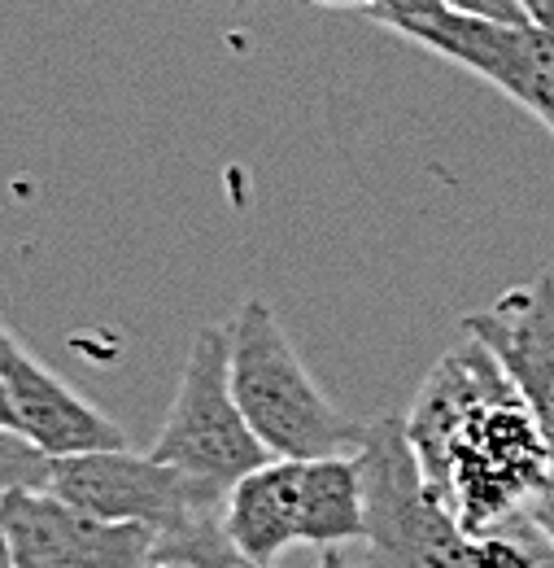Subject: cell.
Returning <instances> with one entry per match:
<instances>
[{"label":"cell","instance_id":"cell-9","mask_svg":"<svg viewBox=\"0 0 554 568\" xmlns=\"http://www.w3.org/2000/svg\"><path fill=\"white\" fill-rule=\"evenodd\" d=\"M0 372L13 407V428L49 459L127 446V433L88 398H79L58 372H49L4 324H0Z\"/></svg>","mask_w":554,"mask_h":568},{"label":"cell","instance_id":"cell-14","mask_svg":"<svg viewBox=\"0 0 554 568\" xmlns=\"http://www.w3.org/2000/svg\"><path fill=\"white\" fill-rule=\"evenodd\" d=\"M445 9V0H367V18H376V22H384V27H393V31H402V27H411V22H423V18H437Z\"/></svg>","mask_w":554,"mask_h":568},{"label":"cell","instance_id":"cell-1","mask_svg":"<svg viewBox=\"0 0 554 568\" xmlns=\"http://www.w3.org/2000/svg\"><path fill=\"white\" fill-rule=\"evenodd\" d=\"M423 481L481 538L554 477L551 446L485 342L450 346L402 412Z\"/></svg>","mask_w":554,"mask_h":568},{"label":"cell","instance_id":"cell-10","mask_svg":"<svg viewBox=\"0 0 554 568\" xmlns=\"http://www.w3.org/2000/svg\"><path fill=\"white\" fill-rule=\"evenodd\" d=\"M223 534L254 565H276L301 542V459H267L223 498Z\"/></svg>","mask_w":554,"mask_h":568},{"label":"cell","instance_id":"cell-5","mask_svg":"<svg viewBox=\"0 0 554 568\" xmlns=\"http://www.w3.org/2000/svg\"><path fill=\"white\" fill-rule=\"evenodd\" d=\"M49 490L101 520L148 525L157 538L223 511V495L197 486L188 473L162 464L157 455H136L132 446L53 459Z\"/></svg>","mask_w":554,"mask_h":568},{"label":"cell","instance_id":"cell-18","mask_svg":"<svg viewBox=\"0 0 554 568\" xmlns=\"http://www.w3.org/2000/svg\"><path fill=\"white\" fill-rule=\"evenodd\" d=\"M0 428H13V407H9V389H4V372H0Z\"/></svg>","mask_w":554,"mask_h":568},{"label":"cell","instance_id":"cell-20","mask_svg":"<svg viewBox=\"0 0 554 568\" xmlns=\"http://www.w3.org/2000/svg\"><path fill=\"white\" fill-rule=\"evenodd\" d=\"M315 568H353L346 560V551H324V556H319V565Z\"/></svg>","mask_w":554,"mask_h":568},{"label":"cell","instance_id":"cell-2","mask_svg":"<svg viewBox=\"0 0 554 568\" xmlns=\"http://www.w3.org/2000/svg\"><path fill=\"white\" fill-rule=\"evenodd\" d=\"M232 333V394L249 428L276 459H319V455H353L367 425L315 385L310 367L293 351L284 324L263 297H249Z\"/></svg>","mask_w":554,"mask_h":568},{"label":"cell","instance_id":"cell-13","mask_svg":"<svg viewBox=\"0 0 554 568\" xmlns=\"http://www.w3.org/2000/svg\"><path fill=\"white\" fill-rule=\"evenodd\" d=\"M49 473H53V459L40 446H31L18 428H0V495L49 486Z\"/></svg>","mask_w":554,"mask_h":568},{"label":"cell","instance_id":"cell-7","mask_svg":"<svg viewBox=\"0 0 554 568\" xmlns=\"http://www.w3.org/2000/svg\"><path fill=\"white\" fill-rule=\"evenodd\" d=\"M0 525L18 568H148L157 529L101 520L49 486L0 495Z\"/></svg>","mask_w":554,"mask_h":568},{"label":"cell","instance_id":"cell-15","mask_svg":"<svg viewBox=\"0 0 554 568\" xmlns=\"http://www.w3.org/2000/svg\"><path fill=\"white\" fill-rule=\"evenodd\" d=\"M445 9L468 13V18H493V22H524V18H533L520 0H445Z\"/></svg>","mask_w":554,"mask_h":568},{"label":"cell","instance_id":"cell-22","mask_svg":"<svg viewBox=\"0 0 554 568\" xmlns=\"http://www.w3.org/2000/svg\"><path fill=\"white\" fill-rule=\"evenodd\" d=\"M148 568H188V565H166V560H157V565H148Z\"/></svg>","mask_w":554,"mask_h":568},{"label":"cell","instance_id":"cell-8","mask_svg":"<svg viewBox=\"0 0 554 568\" xmlns=\"http://www.w3.org/2000/svg\"><path fill=\"white\" fill-rule=\"evenodd\" d=\"M463 333L485 342L497 367L529 403L554 459V272H537L463 320Z\"/></svg>","mask_w":554,"mask_h":568},{"label":"cell","instance_id":"cell-3","mask_svg":"<svg viewBox=\"0 0 554 568\" xmlns=\"http://www.w3.org/2000/svg\"><path fill=\"white\" fill-rule=\"evenodd\" d=\"M367 565L362 568H476V538L432 495L402 416H376L362 446Z\"/></svg>","mask_w":554,"mask_h":568},{"label":"cell","instance_id":"cell-11","mask_svg":"<svg viewBox=\"0 0 554 568\" xmlns=\"http://www.w3.org/2000/svg\"><path fill=\"white\" fill-rule=\"evenodd\" d=\"M301 542L319 551L367 542V486L358 450L301 459Z\"/></svg>","mask_w":554,"mask_h":568},{"label":"cell","instance_id":"cell-4","mask_svg":"<svg viewBox=\"0 0 554 568\" xmlns=\"http://www.w3.org/2000/svg\"><path fill=\"white\" fill-rule=\"evenodd\" d=\"M148 455L223 498L245 473L271 459L232 394V333L223 324L197 328L179 389Z\"/></svg>","mask_w":554,"mask_h":568},{"label":"cell","instance_id":"cell-12","mask_svg":"<svg viewBox=\"0 0 554 568\" xmlns=\"http://www.w3.org/2000/svg\"><path fill=\"white\" fill-rule=\"evenodd\" d=\"M476 568H554V547L520 511L476 538Z\"/></svg>","mask_w":554,"mask_h":568},{"label":"cell","instance_id":"cell-17","mask_svg":"<svg viewBox=\"0 0 554 568\" xmlns=\"http://www.w3.org/2000/svg\"><path fill=\"white\" fill-rule=\"evenodd\" d=\"M537 22H546V27H554V0H520Z\"/></svg>","mask_w":554,"mask_h":568},{"label":"cell","instance_id":"cell-21","mask_svg":"<svg viewBox=\"0 0 554 568\" xmlns=\"http://www.w3.org/2000/svg\"><path fill=\"white\" fill-rule=\"evenodd\" d=\"M0 568H18L13 565V551H9V534H4V525H0Z\"/></svg>","mask_w":554,"mask_h":568},{"label":"cell","instance_id":"cell-6","mask_svg":"<svg viewBox=\"0 0 554 568\" xmlns=\"http://www.w3.org/2000/svg\"><path fill=\"white\" fill-rule=\"evenodd\" d=\"M398 36L485 79L489 88L511 97L554 136V27L533 18L493 22V18H468V13L441 9L437 18L402 27Z\"/></svg>","mask_w":554,"mask_h":568},{"label":"cell","instance_id":"cell-19","mask_svg":"<svg viewBox=\"0 0 554 568\" xmlns=\"http://www.w3.org/2000/svg\"><path fill=\"white\" fill-rule=\"evenodd\" d=\"M315 9H367V0H306Z\"/></svg>","mask_w":554,"mask_h":568},{"label":"cell","instance_id":"cell-23","mask_svg":"<svg viewBox=\"0 0 554 568\" xmlns=\"http://www.w3.org/2000/svg\"><path fill=\"white\" fill-rule=\"evenodd\" d=\"M353 568H358V565H353Z\"/></svg>","mask_w":554,"mask_h":568},{"label":"cell","instance_id":"cell-16","mask_svg":"<svg viewBox=\"0 0 554 568\" xmlns=\"http://www.w3.org/2000/svg\"><path fill=\"white\" fill-rule=\"evenodd\" d=\"M524 516L537 525V534H542V538H546V542L554 547V477L546 481V486H542V490H537V495L529 498Z\"/></svg>","mask_w":554,"mask_h":568}]
</instances>
